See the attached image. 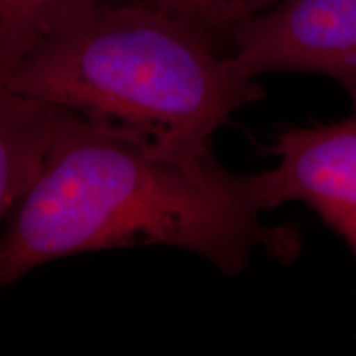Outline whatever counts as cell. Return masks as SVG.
Returning <instances> with one entry per match:
<instances>
[{
	"label": "cell",
	"instance_id": "cell-1",
	"mask_svg": "<svg viewBox=\"0 0 356 356\" xmlns=\"http://www.w3.org/2000/svg\"><path fill=\"white\" fill-rule=\"evenodd\" d=\"M262 216L248 175L216 157H160L55 108L42 170L3 231L0 291L60 257L134 246L180 249L225 275L243 274L256 252L291 266L300 228Z\"/></svg>",
	"mask_w": 356,
	"mask_h": 356
},
{
	"label": "cell",
	"instance_id": "cell-2",
	"mask_svg": "<svg viewBox=\"0 0 356 356\" xmlns=\"http://www.w3.org/2000/svg\"><path fill=\"white\" fill-rule=\"evenodd\" d=\"M3 84L181 162L215 157L218 129L266 95L216 35L139 0L73 13Z\"/></svg>",
	"mask_w": 356,
	"mask_h": 356
},
{
	"label": "cell",
	"instance_id": "cell-3",
	"mask_svg": "<svg viewBox=\"0 0 356 356\" xmlns=\"http://www.w3.org/2000/svg\"><path fill=\"white\" fill-rule=\"evenodd\" d=\"M234 68L330 78L356 109V0H280L236 24L226 35Z\"/></svg>",
	"mask_w": 356,
	"mask_h": 356
},
{
	"label": "cell",
	"instance_id": "cell-4",
	"mask_svg": "<svg viewBox=\"0 0 356 356\" xmlns=\"http://www.w3.org/2000/svg\"><path fill=\"white\" fill-rule=\"evenodd\" d=\"M277 165L248 175L262 213L300 202L343 239L356 261V109L337 122L286 129L275 137Z\"/></svg>",
	"mask_w": 356,
	"mask_h": 356
},
{
	"label": "cell",
	"instance_id": "cell-5",
	"mask_svg": "<svg viewBox=\"0 0 356 356\" xmlns=\"http://www.w3.org/2000/svg\"><path fill=\"white\" fill-rule=\"evenodd\" d=\"M53 122V106L0 83V252L8 218L42 170Z\"/></svg>",
	"mask_w": 356,
	"mask_h": 356
},
{
	"label": "cell",
	"instance_id": "cell-6",
	"mask_svg": "<svg viewBox=\"0 0 356 356\" xmlns=\"http://www.w3.org/2000/svg\"><path fill=\"white\" fill-rule=\"evenodd\" d=\"M99 2L108 0H0V83L58 25Z\"/></svg>",
	"mask_w": 356,
	"mask_h": 356
},
{
	"label": "cell",
	"instance_id": "cell-7",
	"mask_svg": "<svg viewBox=\"0 0 356 356\" xmlns=\"http://www.w3.org/2000/svg\"><path fill=\"white\" fill-rule=\"evenodd\" d=\"M157 6L160 8L177 13V15L188 19L195 24L202 25L203 29H208V20H210L215 0H139Z\"/></svg>",
	"mask_w": 356,
	"mask_h": 356
},
{
	"label": "cell",
	"instance_id": "cell-8",
	"mask_svg": "<svg viewBox=\"0 0 356 356\" xmlns=\"http://www.w3.org/2000/svg\"><path fill=\"white\" fill-rule=\"evenodd\" d=\"M280 0H220L221 8V20L225 25V32H228L236 24L248 19V17L254 15L257 12L266 10V8L273 7L274 3Z\"/></svg>",
	"mask_w": 356,
	"mask_h": 356
}]
</instances>
